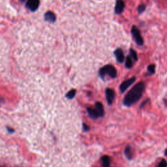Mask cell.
Returning a JSON list of instances; mask_svg holds the SVG:
<instances>
[{
	"instance_id": "22",
	"label": "cell",
	"mask_w": 167,
	"mask_h": 167,
	"mask_svg": "<svg viewBox=\"0 0 167 167\" xmlns=\"http://www.w3.org/2000/svg\"><path fill=\"white\" fill-rule=\"evenodd\" d=\"M165 155H166V156H167V149H166V150L165 151Z\"/></svg>"
},
{
	"instance_id": "21",
	"label": "cell",
	"mask_w": 167,
	"mask_h": 167,
	"mask_svg": "<svg viewBox=\"0 0 167 167\" xmlns=\"http://www.w3.org/2000/svg\"><path fill=\"white\" fill-rule=\"evenodd\" d=\"M148 101V100H146V101H144V103H142V104H141V105H140V108H142V107H143V106L145 105V104H146Z\"/></svg>"
},
{
	"instance_id": "9",
	"label": "cell",
	"mask_w": 167,
	"mask_h": 167,
	"mask_svg": "<svg viewBox=\"0 0 167 167\" xmlns=\"http://www.w3.org/2000/svg\"><path fill=\"white\" fill-rule=\"evenodd\" d=\"M44 20L50 23H54L56 20V16L52 11H48L44 14Z\"/></svg>"
},
{
	"instance_id": "8",
	"label": "cell",
	"mask_w": 167,
	"mask_h": 167,
	"mask_svg": "<svg viewBox=\"0 0 167 167\" xmlns=\"http://www.w3.org/2000/svg\"><path fill=\"white\" fill-rule=\"evenodd\" d=\"M114 54L118 63H123V61H124V59H125L123 50L121 49H117L114 51Z\"/></svg>"
},
{
	"instance_id": "16",
	"label": "cell",
	"mask_w": 167,
	"mask_h": 167,
	"mask_svg": "<svg viewBox=\"0 0 167 167\" xmlns=\"http://www.w3.org/2000/svg\"><path fill=\"white\" fill-rule=\"evenodd\" d=\"M130 56H131V58L133 59V60L137 61L138 60V56H137V52L133 49H131L130 50Z\"/></svg>"
},
{
	"instance_id": "4",
	"label": "cell",
	"mask_w": 167,
	"mask_h": 167,
	"mask_svg": "<svg viewBox=\"0 0 167 167\" xmlns=\"http://www.w3.org/2000/svg\"><path fill=\"white\" fill-rule=\"evenodd\" d=\"M40 5V0H27L25 7L32 12H35Z\"/></svg>"
},
{
	"instance_id": "10",
	"label": "cell",
	"mask_w": 167,
	"mask_h": 167,
	"mask_svg": "<svg viewBox=\"0 0 167 167\" xmlns=\"http://www.w3.org/2000/svg\"><path fill=\"white\" fill-rule=\"evenodd\" d=\"M86 110L90 118L93 119V120H96V119L99 118L97 110H95V109H94L93 108H91V107H87L86 109Z\"/></svg>"
},
{
	"instance_id": "12",
	"label": "cell",
	"mask_w": 167,
	"mask_h": 167,
	"mask_svg": "<svg viewBox=\"0 0 167 167\" xmlns=\"http://www.w3.org/2000/svg\"><path fill=\"white\" fill-rule=\"evenodd\" d=\"M102 166L103 167H109L110 165V158L108 155H104L101 157Z\"/></svg>"
},
{
	"instance_id": "11",
	"label": "cell",
	"mask_w": 167,
	"mask_h": 167,
	"mask_svg": "<svg viewBox=\"0 0 167 167\" xmlns=\"http://www.w3.org/2000/svg\"><path fill=\"white\" fill-rule=\"evenodd\" d=\"M95 106V110H97L99 116V118L103 117L104 116V112L103 104L100 103V102H96Z\"/></svg>"
},
{
	"instance_id": "6",
	"label": "cell",
	"mask_w": 167,
	"mask_h": 167,
	"mask_svg": "<svg viewBox=\"0 0 167 167\" xmlns=\"http://www.w3.org/2000/svg\"><path fill=\"white\" fill-rule=\"evenodd\" d=\"M106 99L109 105H111L115 98V92L113 89L107 88L105 92Z\"/></svg>"
},
{
	"instance_id": "20",
	"label": "cell",
	"mask_w": 167,
	"mask_h": 167,
	"mask_svg": "<svg viewBox=\"0 0 167 167\" xmlns=\"http://www.w3.org/2000/svg\"><path fill=\"white\" fill-rule=\"evenodd\" d=\"M83 129L85 131H88L89 129V127L88 125H87L86 124L83 123Z\"/></svg>"
},
{
	"instance_id": "2",
	"label": "cell",
	"mask_w": 167,
	"mask_h": 167,
	"mask_svg": "<svg viewBox=\"0 0 167 167\" xmlns=\"http://www.w3.org/2000/svg\"><path fill=\"white\" fill-rule=\"evenodd\" d=\"M99 75L101 78H103V80L104 76L106 75H109L112 78H115L117 76V70L113 66L106 65V66H104V67L101 68L99 71Z\"/></svg>"
},
{
	"instance_id": "19",
	"label": "cell",
	"mask_w": 167,
	"mask_h": 167,
	"mask_svg": "<svg viewBox=\"0 0 167 167\" xmlns=\"http://www.w3.org/2000/svg\"><path fill=\"white\" fill-rule=\"evenodd\" d=\"M167 166V162L165 159H162L161 162L158 165L157 167H166Z\"/></svg>"
},
{
	"instance_id": "1",
	"label": "cell",
	"mask_w": 167,
	"mask_h": 167,
	"mask_svg": "<svg viewBox=\"0 0 167 167\" xmlns=\"http://www.w3.org/2000/svg\"><path fill=\"white\" fill-rule=\"evenodd\" d=\"M144 89H145V84L142 82L135 85L133 87L131 90H129V92H128L124 97V105L129 107L138 102L142 97Z\"/></svg>"
},
{
	"instance_id": "5",
	"label": "cell",
	"mask_w": 167,
	"mask_h": 167,
	"mask_svg": "<svg viewBox=\"0 0 167 167\" xmlns=\"http://www.w3.org/2000/svg\"><path fill=\"white\" fill-rule=\"evenodd\" d=\"M136 80L135 77H132L131 78L128 79V80H126L124 82H123L121 84V85L120 86V92L121 93H124L126 90L128 89V87L129 86H131V85L135 82V81Z\"/></svg>"
},
{
	"instance_id": "17",
	"label": "cell",
	"mask_w": 167,
	"mask_h": 167,
	"mask_svg": "<svg viewBox=\"0 0 167 167\" xmlns=\"http://www.w3.org/2000/svg\"><path fill=\"white\" fill-rule=\"evenodd\" d=\"M148 71L150 73V74H154L155 72V66L154 64H151L148 66Z\"/></svg>"
},
{
	"instance_id": "7",
	"label": "cell",
	"mask_w": 167,
	"mask_h": 167,
	"mask_svg": "<svg viewBox=\"0 0 167 167\" xmlns=\"http://www.w3.org/2000/svg\"><path fill=\"white\" fill-rule=\"evenodd\" d=\"M125 2L123 0H117L115 6V13L117 15H120L122 13L125 8Z\"/></svg>"
},
{
	"instance_id": "13",
	"label": "cell",
	"mask_w": 167,
	"mask_h": 167,
	"mask_svg": "<svg viewBox=\"0 0 167 167\" xmlns=\"http://www.w3.org/2000/svg\"><path fill=\"white\" fill-rule=\"evenodd\" d=\"M124 154L127 159L131 160L132 158V149L131 148L130 146H127V147L125 149V151H124Z\"/></svg>"
},
{
	"instance_id": "15",
	"label": "cell",
	"mask_w": 167,
	"mask_h": 167,
	"mask_svg": "<svg viewBox=\"0 0 167 167\" xmlns=\"http://www.w3.org/2000/svg\"><path fill=\"white\" fill-rule=\"evenodd\" d=\"M125 67L127 69H131L132 67V61L130 56H127L125 59Z\"/></svg>"
},
{
	"instance_id": "3",
	"label": "cell",
	"mask_w": 167,
	"mask_h": 167,
	"mask_svg": "<svg viewBox=\"0 0 167 167\" xmlns=\"http://www.w3.org/2000/svg\"><path fill=\"white\" fill-rule=\"evenodd\" d=\"M131 33L135 39V41L136 42V43H137L138 45H139V46H142V45H143L144 39L142 38V35H141L139 30H138V27H136L135 25H133V26L132 27Z\"/></svg>"
},
{
	"instance_id": "18",
	"label": "cell",
	"mask_w": 167,
	"mask_h": 167,
	"mask_svg": "<svg viewBox=\"0 0 167 167\" xmlns=\"http://www.w3.org/2000/svg\"><path fill=\"white\" fill-rule=\"evenodd\" d=\"M146 10V5L144 4H141L138 7V12L139 14L142 13Z\"/></svg>"
},
{
	"instance_id": "14",
	"label": "cell",
	"mask_w": 167,
	"mask_h": 167,
	"mask_svg": "<svg viewBox=\"0 0 167 167\" xmlns=\"http://www.w3.org/2000/svg\"><path fill=\"white\" fill-rule=\"evenodd\" d=\"M76 93V89H73L71 90H70V91L68 93H67V94L66 95V97L67 99H73L75 97Z\"/></svg>"
}]
</instances>
